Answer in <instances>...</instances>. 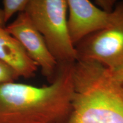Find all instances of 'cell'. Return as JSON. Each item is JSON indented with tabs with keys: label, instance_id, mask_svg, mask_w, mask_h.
I'll return each instance as SVG.
<instances>
[{
	"label": "cell",
	"instance_id": "8992f818",
	"mask_svg": "<svg viewBox=\"0 0 123 123\" xmlns=\"http://www.w3.org/2000/svg\"><path fill=\"white\" fill-rule=\"evenodd\" d=\"M67 26L74 45L111 24L114 10L107 12L88 0H67ZM115 9V8H114Z\"/></svg>",
	"mask_w": 123,
	"mask_h": 123
},
{
	"label": "cell",
	"instance_id": "52a82bcc",
	"mask_svg": "<svg viewBox=\"0 0 123 123\" xmlns=\"http://www.w3.org/2000/svg\"><path fill=\"white\" fill-rule=\"evenodd\" d=\"M0 60L10 66L19 77L31 78L38 67L22 44L10 34L5 27L0 26Z\"/></svg>",
	"mask_w": 123,
	"mask_h": 123
},
{
	"label": "cell",
	"instance_id": "30bf717a",
	"mask_svg": "<svg viewBox=\"0 0 123 123\" xmlns=\"http://www.w3.org/2000/svg\"><path fill=\"white\" fill-rule=\"evenodd\" d=\"M96 4H98L101 9L107 12H112L114 9H113V5L115 4L113 1H97Z\"/></svg>",
	"mask_w": 123,
	"mask_h": 123
},
{
	"label": "cell",
	"instance_id": "277c9868",
	"mask_svg": "<svg viewBox=\"0 0 123 123\" xmlns=\"http://www.w3.org/2000/svg\"><path fill=\"white\" fill-rule=\"evenodd\" d=\"M114 12L110 25L76 44L77 61L95 62L111 70L123 64V2L117 5Z\"/></svg>",
	"mask_w": 123,
	"mask_h": 123
},
{
	"label": "cell",
	"instance_id": "5b68a950",
	"mask_svg": "<svg viewBox=\"0 0 123 123\" xmlns=\"http://www.w3.org/2000/svg\"><path fill=\"white\" fill-rule=\"evenodd\" d=\"M5 29L22 44L29 56L41 68L43 75L51 83L57 73L58 63L28 14L25 12L19 13Z\"/></svg>",
	"mask_w": 123,
	"mask_h": 123
},
{
	"label": "cell",
	"instance_id": "ba28073f",
	"mask_svg": "<svg viewBox=\"0 0 123 123\" xmlns=\"http://www.w3.org/2000/svg\"><path fill=\"white\" fill-rule=\"evenodd\" d=\"M29 0H4L3 14L5 24L8 22L15 14L25 12Z\"/></svg>",
	"mask_w": 123,
	"mask_h": 123
},
{
	"label": "cell",
	"instance_id": "6da1fadb",
	"mask_svg": "<svg viewBox=\"0 0 123 123\" xmlns=\"http://www.w3.org/2000/svg\"><path fill=\"white\" fill-rule=\"evenodd\" d=\"M75 63L58 65L56 76L48 86L1 84L0 123H59L68 117Z\"/></svg>",
	"mask_w": 123,
	"mask_h": 123
},
{
	"label": "cell",
	"instance_id": "3957f363",
	"mask_svg": "<svg viewBox=\"0 0 123 123\" xmlns=\"http://www.w3.org/2000/svg\"><path fill=\"white\" fill-rule=\"evenodd\" d=\"M25 12L59 64L78 60L67 26V0H29Z\"/></svg>",
	"mask_w": 123,
	"mask_h": 123
},
{
	"label": "cell",
	"instance_id": "7a4b0ae2",
	"mask_svg": "<svg viewBox=\"0 0 123 123\" xmlns=\"http://www.w3.org/2000/svg\"><path fill=\"white\" fill-rule=\"evenodd\" d=\"M66 123H123V84L107 67L77 61L71 110Z\"/></svg>",
	"mask_w": 123,
	"mask_h": 123
},
{
	"label": "cell",
	"instance_id": "9c48e42d",
	"mask_svg": "<svg viewBox=\"0 0 123 123\" xmlns=\"http://www.w3.org/2000/svg\"><path fill=\"white\" fill-rule=\"evenodd\" d=\"M19 78L10 66L0 60V85L7 83L15 82Z\"/></svg>",
	"mask_w": 123,
	"mask_h": 123
},
{
	"label": "cell",
	"instance_id": "8fae6325",
	"mask_svg": "<svg viewBox=\"0 0 123 123\" xmlns=\"http://www.w3.org/2000/svg\"><path fill=\"white\" fill-rule=\"evenodd\" d=\"M111 71L115 79L123 84V64L115 70Z\"/></svg>",
	"mask_w": 123,
	"mask_h": 123
},
{
	"label": "cell",
	"instance_id": "7c38bea8",
	"mask_svg": "<svg viewBox=\"0 0 123 123\" xmlns=\"http://www.w3.org/2000/svg\"><path fill=\"white\" fill-rule=\"evenodd\" d=\"M5 22L4 21V14H3L2 9H0V26L5 27Z\"/></svg>",
	"mask_w": 123,
	"mask_h": 123
}]
</instances>
